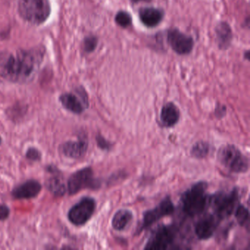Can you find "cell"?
<instances>
[{"label": "cell", "instance_id": "25", "mask_svg": "<svg viewBox=\"0 0 250 250\" xmlns=\"http://www.w3.org/2000/svg\"><path fill=\"white\" fill-rule=\"evenodd\" d=\"M96 142L97 144H98V146L101 149L109 151L111 148V143L109 141H107L104 136H101V135H99L96 136Z\"/></svg>", "mask_w": 250, "mask_h": 250}, {"label": "cell", "instance_id": "1", "mask_svg": "<svg viewBox=\"0 0 250 250\" xmlns=\"http://www.w3.org/2000/svg\"><path fill=\"white\" fill-rule=\"evenodd\" d=\"M42 59L38 51H19L0 53V78L19 82L31 77Z\"/></svg>", "mask_w": 250, "mask_h": 250}, {"label": "cell", "instance_id": "5", "mask_svg": "<svg viewBox=\"0 0 250 250\" xmlns=\"http://www.w3.org/2000/svg\"><path fill=\"white\" fill-rule=\"evenodd\" d=\"M239 199V193L237 188L230 192H219L209 197V204L212 206L215 216L219 220L227 219L232 215Z\"/></svg>", "mask_w": 250, "mask_h": 250}, {"label": "cell", "instance_id": "17", "mask_svg": "<svg viewBox=\"0 0 250 250\" xmlns=\"http://www.w3.org/2000/svg\"><path fill=\"white\" fill-rule=\"evenodd\" d=\"M139 18L142 24L146 27H156L162 20L163 13L156 8H142L139 11Z\"/></svg>", "mask_w": 250, "mask_h": 250}, {"label": "cell", "instance_id": "11", "mask_svg": "<svg viewBox=\"0 0 250 250\" xmlns=\"http://www.w3.org/2000/svg\"><path fill=\"white\" fill-rule=\"evenodd\" d=\"M78 96L73 94H64L59 101L64 108L75 114H81L88 107V100L84 91H78Z\"/></svg>", "mask_w": 250, "mask_h": 250}, {"label": "cell", "instance_id": "18", "mask_svg": "<svg viewBox=\"0 0 250 250\" xmlns=\"http://www.w3.org/2000/svg\"><path fill=\"white\" fill-rule=\"evenodd\" d=\"M216 38L219 48L226 49L232 41V33L231 27L226 22H221L216 27Z\"/></svg>", "mask_w": 250, "mask_h": 250}, {"label": "cell", "instance_id": "4", "mask_svg": "<svg viewBox=\"0 0 250 250\" xmlns=\"http://www.w3.org/2000/svg\"><path fill=\"white\" fill-rule=\"evenodd\" d=\"M18 8L20 16L33 24L44 22L51 14L49 0H18Z\"/></svg>", "mask_w": 250, "mask_h": 250}, {"label": "cell", "instance_id": "26", "mask_svg": "<svg viewBox=\"0 0 250 250\" xmlns=\"http://www.w3.org/2000/svg\"><path fill=\"white\" fill-rule=\"evenodd\" d=\"M10 210L5 205H0V220H5L9 216Z\"/></svg>", "mask_w": 250, "mask_h": 250}, {"label": "cell", "instance_id": "7", "mask_svg": "<svg viewBox=\"0 0 250 250\" xmlns=\"http://www.w3.org/2000/svg\"><path fill=\"white\" fill-rule=\"evenodd\" d=\"M99 186L94 178L92 168H85L74 173L68 181V190L70 194H77L84 189H95Z\"/></svg>", "mask_w": 250, "mask_h": 250}, {"label": "cell", "instance_id": "10", "mask_svg": "<svg viewBox=\"0 0 250 250\" xmlns=\"http://www.w3.org/2000/svg\"><path fill=\"white\" fill-rule=\"evenodd\" d=\"M168 40L172 49L178 55H188L192 51L194 40L178 30H171L168 33Z\"/></svg>", "mask_w": 250, "mask_h": 250}, {"label": "cell", "instance_id": "24", "mask_svg": "<svg viewBox=\"0 0 250 250\" xmlns=\"http://www.w3.org/2000/svg\"><path fill=\"white\" fill-rule=\"evenodd\" d=\"M26 156L31 161H39L41 158V154L39 152L38 150L36 149V148H30L27 151Z\"/></svg>", "mask_w": 250, "mask_h": 250}, {"label": "cell", "instance_id": "6", "mask_svg": "<svg viewBox=\"0 0 250 250\" xmlns=\"http://www.w3.org/2000/svg\"><path fill=\"white\" fill-rule=\"evenodd\" d=\"M96 203L92 197H83L74 205L68 212V219L73 225L81 226L85 225L92 217L95 212Z\"/></svg>", "mask_w": 250, "mask_h": 250}, {"label": "cell", "instance_id": "3", "mask_svg": "<svg viewBox=\"0 0 250 250\" xmlns=\"http://www.w3.org/2000/svg\"><path fill=\"white\" fill-rule=\"evenodd\" d=\"M218 161L232 173H245L249 171V158L234 145H224L217 152Z\"/></svg>", "mask_w": 250, "mask_h": 250}, {"label": "cell", "instance_id": "2", "mask_svg": "<svg viewBox=\"0 0 250 250\" xmlns=\"http://www.w3.org/2000/svg\"><path fill=\"white\" fill-rule=\"evenodd\" d=\"M208 187L206 181H199L182 194L181 204L186 214L193 217L204 212L209 205L210 197L207 193Z\"/></svg>", "mask_w": 250, "mask_h": 250}, {"label": "cell", "instance_id": "16", "mask_svg": "<svg viewBox=\"0 0 250 250\" xmlns=\"http://www.w3.org/2000/svg\"><path fill=\"white\" fill-rule=\"evenodd\" d=\"M47 171L52 175L46 182L48 190L56 197L63 195L65 193V186L61 178L59 171L54 167H49Z\"/></svg>", "mask_w": 250, "mask_h": 250}, {"label": "cell", "instance_id": "19", "mask_svg": "<svg viewBox=\"0 0 250 250\" xmlns=\"http://www.w3.org/2000/svg\"><path fill=\"white\" fill-rule=\"evenodd\" d=\"M133 219V213L128 209H120L115 213L112 226L115 231H121L126 228Z\"/></svg>", "mask_w": 250, "mask_h": 250}, {"label": "cell", "instance_id": "27", "mask_svg": "<svg viewBox=\"0 0 250 250\" xmlns=\"http://www.w3.org/2000/svg\"><path fill=\"white\" fill-rule=\"evenodd\" d=\"M1 142H2V139L0 137V145H1Z\"/></svg>", "mask_w": 250, "mask_h": 250}, {"label": "cell", "instance_id": "23", "mask_svg": "<svg viewBox=\"0 0 250 250\" xmlns=\"http://www.w3.org/2000/svg\"><path fill=\"white\" fill-rule=\"evenodd\" d=\"M98 44V40L94 36L87 37L84 40V49L87 52H91L95 50Z\"/></svg>", "mask_w": 250, "mask_h": 250}, {"label": "cell", "instance_id": "13", "mask_svg": "<svg viewBox=\"0 0 250 250\" xmlns=\"http://www.w3.org/2000/svg\"><path fill=\"white\" fill-rule=\"evenodd\" d=\"M41 190V185L35 180H30L14 189L13 196L16 199H30L38 196Z\"/></svg>", "mask_w": 250, "mask_h": 250}, {"label": "cell", "instance_id": "14", "mask_svg": "<svg viewBox=\"0 0 250 250\" xmlns=\"http://www.w3.org/2000/svg\"><path fill=\"white\" fill-rule=\"evenodd\" d=\"M180 111L177 106L173 102L164 104L161 108L160 120L164 127H173L179 121Z\"/></svg>", "mask_w": 250, "mask_h": 250}, {"label": "cell", "instance_id": "12", "mask_svg": "<svg viewBox=\"0 0 250 250\" xmlns=\"http://www.w3.org/2000/svg\"><path fill=\"white\" fill-rule=\"evenodd\" d=\"M219 224V219L215 215H206L194 226V232L198 239L208 240L212 238Z\"/></svg>", "mask_w": 250, "mask_h": 250}, {"label": "cell", "instance_id": "9", "mask_svg": "<svg viewBox=\"0 0 250 250\" xmlns=\"http://www.w3.org/2000/svg\"><path fill=\"white\" fill-rule=\"evenodd\" d=\"M175 211V206L171 200V197H166L161 203L154 208L152 210L146 211L144 212L143 219H142V225L139 231L148 229L152 226L154 223L158 222L159 219H162L164 216H170Z\"/></svg>", "mask_w": 250, "mask_h": 250}, {"label": "cell", "instance_id": "15", "mask_svg": "<svg viewBox=\"0 0 250 250\" xmlns=\"http://www.w3.org/2000/svg\"><path fill=\"white\" fill-rule=\"evenodd\" d=\"M88 142L87 139H78L77 141H68L62 146L64 155L72 158L84 156L88 151Z\"/></svg>", "mask_w": 250, "mask_h": 250}, {"label": "cell", "instance_id": "8", "mask_svg": "<svg viewBox=\"0 0 250 250\" xmlns=\"http://www.w3.org/2000/svg\"><path fill=\"white\" fill-rule=\"evenodd\" d=\"M175 232L169 225H161L155 229L148 239L145 250H167L173 243Z\"/></svg>", "mask_w": 250, "mask_h": 250}, {"label": "cell", "instance_id": "22", "mask_svg": "<svg viewBox=\"0 0 250 250\" xmlns=\"http://www.w3.org/2000/svg\"><path fill=\"white\" fill-rule=\"evenodd\" d=\"M115 21L122 27H127L132 24V17L126 11H120L115 17Z\"/></svg>", "mask_w": 250, "mask_h": 250}, {"label": "cell", "instance_id": "20", "mask_svg": "<svg viewBox=\"0 0 250 250\" xmlns=\"http://www.w3.org/2000/svg\"><path fill=\"white\" fill-rule=\"evenodd\" d=\"M210 151V144L204 141H199L193 145L190 153L192 156L200 159V158H206L209 155Z\"/></svg>", "mask_w": 250, "mask_h": 250}, {"label": "cell", "instance_id": "21", "mask_svg": "<svg viewBox=\"0 0 250 250\" xmlns=\"http://www.w3.org/2000/svg\"><path fill=\"white\" fill-rule=\"evenodd\" d=\"M235 217L240 225L243 226L245 225L246 222H247L249 219L248 209L243 205H238L235 212Z\"/></svg>", "mask_w": 250, "mask_h": 250}]
</instances>
